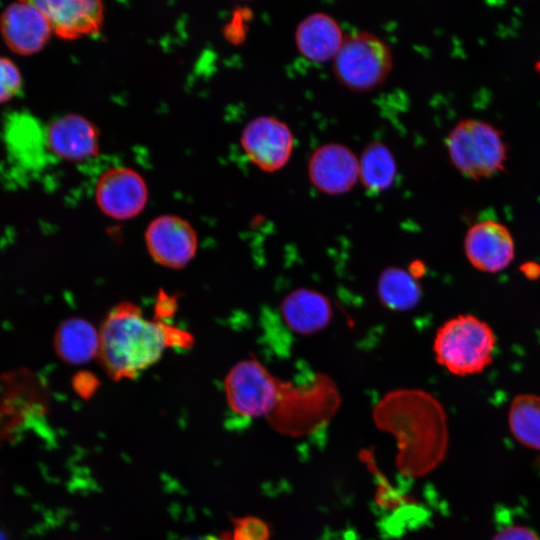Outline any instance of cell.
<instances>
[{
	"label": "cell",
	"instance_id": "6da1fadb",
	"mask_svg": "<svg viewBox=\"0 0 540 540\" xmlns=\"http://www.w3.org/2000/svg\"><path fill=\"white\" fill-rule=\"evenodd\" d=\"M376 426L397 440L396 465L410 477L423 476L444 459L449 442L444 407L420 389L390 391L373 409Z\"/></svg>",
	"mask_w": 540,
	"mask_h": 540
},
{
	"label": "cell",
	"instance_id": "7a4b0ae2",
	"mask_svg": "<svg viewBox=\"0 0 540 540\" xmlns=\"http://www.w3.org/2000/svg\"><path fill=\"white\" fill-rule=\"evenodd\" d=\"M99 335L97 360L115 381L137 377L169 346L187 347L191 338L165 323L147 319L131 302L119 303L108 312Z\"/></svg>",
	"mask_w": 540,
	"mask_h": 540
},
{
	"label": "cell",
	"instance_id": "3957f363",
	"mask_svg": "<svg viewBox=\"0 0 540 540\" xmlns=\"http://www.w3.org/2000/svg\"><path fill=\"white\" fill-rule=\"evenodd\" d=\"M339 405L337 386L325 374H316L305 384L282 380L276 403L266 419L276 431L300 437L328 424Z\"/></svg>",
	"mask_w": 540,
	"mask_h": 540
},
{
	"label": "cell",
	"instance_id": "277c9868",
	"mask_svg": "<svg viewBox=\"0 0 540 540\" xmlns=\"http://www.w3.org/2000/svg\"><path fill=\"white\" fill-rule=\"evenodd\" d=\"M496 336L491 326L472 314H459L436 331V362L451 374L470 376L483 372L492 362Z\"/></svg>",
	"mask_w": 540,
	"mask_h": 540
},
{
	"label": "cell",
	"instance_id": "5b68a950",
	"mask_svg": "<svg viewBox=\"0 0 540 540\" xmlns=\"http://www.w3.org/2000/svg\"><path fill=\"white\" fill-rule=\"evenodd\" d=\"M445 145L452 165L468 178H488L505 168L504 137L498 128L484 120L458 121L447 134Z\"/></svg>",
	"mask_w": 540,
	"mask_h": 540
},
{
	"label": "cell",
	"instance_id": "8992f818",
	"mask_svg": "<svg viewBox=\"0 0 540 540\" xmlns=\"http://www.w3.org/2000/svg\"><path fill=\"white\" fill-rule=\"evenodd\" d=\"M332 61L334 74L342 85L354 91H366L387 78L393 66V54L382 38L360 31L345 37Z\"/></svg>",
	"mask_w": 540,
	"mask_h": 540
},
{
	"label": "cell",
	"instance_id": "52a82bcc",
	"mask_svg": "<svg viewBox=\"0 0 540 540\" xmlns=\"http://www.w3.org/2000/svg\"><path fill=\"white\" fill-rule=\"evenodd\" d=\"M281 379L255 358L237 362L227 373L224 391L230 408L247 418L267 417L279 392Z\"/></svg>",
	"mask_w": 540,
	"mask_h": 540
},
{
	"label": "cell",
	"instance_id": "ba28073f",
	"mask_svg": "<svg viewBox=\"0 0 540 540\" xmlns=\"http://www.w3.org/2000/svg\"><path fill=\"white\" fill-rule=\"evenodd\" d=\"M248 159L265 172L282 169L290 160L295 139L289 125L270 115L251 119L240 136Z\"/></svg>",
	"mask_w": 540,
	"mask_h": 540
},
{
	"label": "cell",
	"instance_id": "9c48e42d",
	"mask_svg": "<svg viewBox=\"0 0 540 540\" xmlns=\"http://www.w3.org/2000/svg\"><path fill=\"white\" fill-rule=\"evenodd\" d=\"M95 199L100 210L116 220H127L143 211L148 189L143 177L128 167H113L99 178Z\"/></svg>",
	"mask_w": 540,
	"mask_h": 540
},
{
	"label": "cell",
	"instance_id": "30bf717a",
	"mask_svg": "<svg viewBox=\"0 0 540 540\" xmlns=\"http://www.w3.org/2000/svg\"><path fill=\"white\" fill-rule=\"evenodd\" d=\"M307 173L310 183L318 191L341 195L359 181V157L342 143H324L310 154Z\"/></svg>",
	"mask_w": 540,
	"mask_h": 540
},
{
	"label": "cell",
	"instance_id": "8fae6325",
	"mask_svg": "<svg viewBox=\"0 0 540 540\" xmlns=\"http://www.w3.org/2000/svg\"><path fill=\"white\" fill-rule=\"evenodd\" d=\"M145 242L153 260L172 269L186 266L197 250L195 230L188 221L176 215L154 218L145 231Z\"/></svg>",
	"mask_w": 540,
	"mask_h": 540
},
{
	"label": "cell",
	"instance_id": "7c38bea8",
	"mask_svg": "<svg viewBox=\"0 0 540 540\" xmlns=\"http://www.w3.org/2000/svg\"><path fill=\"white\" fill-rule=\"evenodd\" d=\"M464 252L478 271L498 273L505 270L515 257V243L510 230L495 220L474 223L464 237Z\"/></svg>",
	"mask_w": 540,
	"mask_h": 540
},
{
	"label": "cell",
	"instance_id": "4fadbf2b",
	"mask_svg": "<svg viewBox=\"0 0 540 540\" xmlns=\"http://www.w3.org/2000/svg\"><path fill=\"white\" fill-rule=\"evenodd\" d=\"M0 32L13 52L32 55L46 45L53 29L34 1H20L10 4L2 12Z\"/></svg>",
	"mask_w": 540,
	"mask_h": 540
},
{
	"label": "cell",
	"instance_id": "5bb4252c",
	"mask_svg": "<svg viewBox=\"0 0 540 540\" xmlns=\"http://www.w3.org/2000/svg\"><path fill=\"white\" fill-rule=\"evenodd\" d=\"M34 3L48 18L53 33L62 39H76L97 33L104 8L96 0H43Z\"/></svg>",
	"mask_w": 540,
	"mask_h": 540
},
{
	"label": "cell",
	"instance_id": "9a60e30c",
	"mask_svg": "<svg viewBox=\"0 0 540 540\" xmlns=\"http://www.w3.org/2000/svg\"><path fill=\"white\" fill-rule=\"evenodd\" d=\"M45 137L50 150L67 161L86 160L99 150L97 128L78 114H66L52 121Z\"/></svg>",
	"mask_w": 540,
	"mask_h": 540
},
{
	"label": "cell",
	"instance_id": "2e32d148",
	"mask_svg": "<svg viewBox=\"0 0 540 540\" xmlns=\"http://www.w3.org/2000/svg\"><path fill=\"white\" fill-rule=\"evenodd\" d=\"M345 35L338 21L326 12H313L297 24L294 41L299 53L313 62L333 60Z\"/></svg>",
	"mask_w": 540,
	"mask_h": 540
},
{
	"label": "cell",
	"instance_id": "e0dca14e",
	"mask_svg": "<svg viewBox=\"0 0 540 540\" xmlns=\"http://www.w3.org/2000/svg\"><path fill=\"white\" fill-rule=\"evenodd\" d=\"M285 324L299 335H312L330 323L333 309L330 300L312 288H296L280 304Z\"/></svg>",
	"mask_w": 540,
	"mask_h": 540
},
{
	"label": "cell",
	"instance_id": "ac0fdd59",
	"mask_svg": "<svg viewBox=\"0 0 540 540\" xmlns=\"http://www.w3.org/2000/svg\"><path fill=\"white\" fill-rule=\"evenodd\" d=\"M100 346L99 331L85 319L63 321L54 337V348L59 357L71 364H84L97 359Z\"/></svg>",
	"mask_w": 540,
	"mask_h": 540
},
{
	"label": "cell",
	"instance_id": "d6986e66",
	"mask_svg": "<svg viewBox=\"0 0 540 540\" xmlns=\"http://www.w3.org/2000/svg\"><path fill=\"white\" fill-rule=\"evenodd\" d=\"M397 176V162L390 148L380 141L369 143L359 156V181L370 192L388 190Z\"/></svg>",
	"mask_w": 540,
	"mask_h": 540
},
{
	"label": "cell",
	"instance_id": "ffe728a7",
	"mask_svg": "<svg viewBox=\"0 0 540 540\" xmlns=\"http://www.w3.org/2000/svg\"><path fill=\"white\" fill-rule=\"evenodd\" d=\"M377 290L381 303L394 311L410 310L421 298L417 277L399 267H388L382 271Z\"/></svg>",
	"mask_w": 540,
	"mask_h": 540
},
{
	"label": "cell",
	"instance_id": "44dd1931",
	"mask_svg": "<svg viewBox=\"0 0 540 540\" xmlns=\"http://www.w3.org/2000/svg\"><path fill=\"white\" fill-rule=\"evenodd\" d=\"M508 425L518 442L540 451V396L531 393L515 396L508 411Z\"/></svg>",
	"mask_w": 540,
	"mask_h": 540
},
{
	"label": "cell",
	"instance_id": "7402d4cb",
	"mask_svg": "<svg viewBox=\"0 0 540 540\" xmlns=\"http://www.w3.org/2000/svg\"><path fill=\"white\" fill-rule=\"evenodd\" d=\"M22 83V75L17 65L11 59L0 56V103L16 96Z\"/></svg>",
	"mask_w": 540,
	"mask_h": 540
},
{
	"label": "cell",
	"instance_id": "603a6c76",
	"mask_svg": "<svg viewBox=\"0 0 540 540\" xmlns=\"http://www.w3.org/2000/svg\"><path fill=\"white\" fill-rule=\"evenodd\" d=\"M268 525L254 516H246L234 520L232 540H269Z\"/></svg>",
	"mask_w": 540,
	"mask_h": 540
},
{
	"label": "cell",
	"instance_id": "cb8c5ba5",
	"mask_svg": "<svg viewBox=\"0 0 540 540\" xmlns=\"http://www.w3.org/2000/svg\"><path fill=\"white\" fill-rule=\"evenodd\" d=\"M492 540H540V538L531 528L521 524H512L500 528Z\"/></svg>",
	"mask_w": 540,
	"mask_h": 540
},
{
	"label": "cell",
	"instance_id": "d4e9b609",
	"mask_svg": "<svg viewBox=\"0 0 540 540\" xmlns=\"http://www.w3.org/2000/svg\"><path fill=\"white\" fill-rule=\"evenodd\" d=\"M182 540H222V539L215 536H211V535H201V536L187 537Z\"/></svg>",
	"mask_w": 540,
	"mask_h": 540
},
{
	"label": "cell",
	"instance_id": "484cf974",
	"mask_svg": "<svg viewBox=\"0 0 540 540\" xmlns=\"http://www.w3.org/2000/svg\"><path fill=\"white\" fill-rule=\"evenodd\" d=\"M535 69L540 74V57L537 60V62L535 63Z\"/></svg>",
	"mask_w": 540,
	"mask_h": 540
},
{
	"label": "cell",
	"instance_id": "4316f807",
	"mask_svg": "<svg viewBox=\"0 0 540 540\" xmlns=\"http://www.w3.org/2000/svg\"><path fill=\"white\" fill-rule=\"evenodd\" d=\"M0 540H8L7 536L4 534V532L0 529Z\"/></svg>",
	"mask_w": 540,
	"mask_h": 540
},
{
	"label": "cell",
	"instance_id": "83f0119b",
	"mask_svg": "<svg viewBox=\"0 0 540 540\" xmlns=\"http://www.w3.org/2000/svg\"><path fill=\"white\" fill-rule=\"evenodd\" d=\"M538 466H539V469H540V458H539V460H538Z\"/></svg>",
	"mask_w": 540,
	"mask_h": 540
}]
</instances>
